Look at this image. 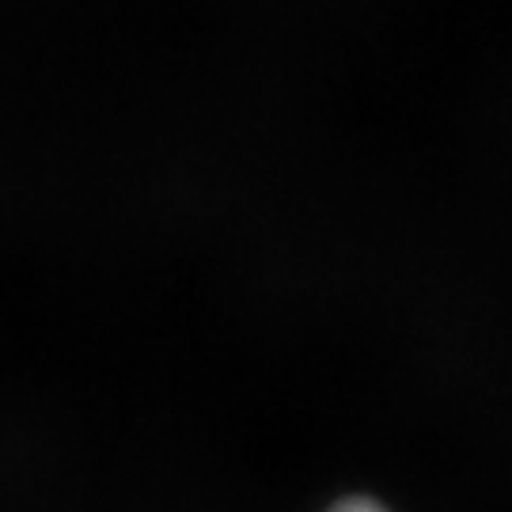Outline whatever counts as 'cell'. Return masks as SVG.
<instances>
[{"label": "cell", "mask_w": 512, "mask_h": 512, "mask_svg": "<svg viewBox=\"0 0 512 512\" xmlns=\"http://www.w3.org/2000/svg\"><path fill=\"white\" fill-rule=\"evenodd\" d=\"M330 512H387V509H384V505H376V501H365V497H353V501L334 505Z\"/></svg>", "instance_id": "6da1fadb"}]
</instances>
